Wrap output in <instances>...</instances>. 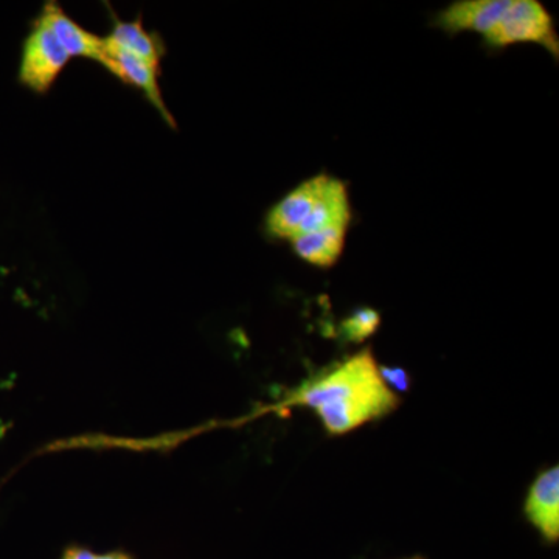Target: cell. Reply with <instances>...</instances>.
<instances>
[{
	"mask_svg": "<svg viewBox=\"0 0 559 559\" xmlns=\"http://www.w3.org/2000/svg\"><path fill=\"white\" fill-rule=\"evenodd\" d=\"M294 403L311 407L331 436H344L399 409L400 399L384 384L370 348L349 356L307 382Z\"/></svg>",
	"mask_w": 559,
	"mask_h": 559,
	"instance_id": "1",
	"label": "cell"
},
{
	"mask_svg": "<svg viewBox=\"0 0 559 559\" xmlns=\"http://www.w3.org/2000/svg\"><path fill=\"white\" fill-rule=\"evenodd\" d=\"M481 39L491 50H503L514 44H538L558 61L559 39L554 17L538 0H509Z\"/></svg>",
	"mask_w": 559,
	"mask_h": 559,
	"instance_id": "2",
	"label": "cell"
},
{
	"mask_svg": "<svg viewBox=\"0 0 559 559\" xmlns=\"http://www.w3.org/2000/svg\"><path fill=\"white\" fill-rule=\"evenodd\" d=\"M68 51L55 38L46 22L36 17L24 40L20 66V81L36 94H46L69 64Z\"/></svg>",
	"mask_w": 559,
	"mask_h": 559,
	"instance_id": "3",
	"label": "cell"
},
{
	"mask_svg": "<svg viewBox=\"0 0 559 559\" xmlns=\"http://www.w3.org/2000/svg\"><path fill=\"white\" fill-rule=\"evenodd\" d=\"M330 175L312 176L300 182L296 189L286 193L267 212L264 230L272 240H293L299 235L305 221L310 218L312 209L318 204L322 191L329 182Z\"/></svg>",
	"mask_w": 559,
	"mask_h": 559,
	"instance_id": "4",
	"label": "cell"
},
{
	"mask_svg": "<svg viewBox=\"0 0 559 559\" xmlns=\"http://www.w3.org/2000/svg\"><path fill=\"white\" fill-rule=\"evenodd\" d=\"M39 17L46 22L70 58H86L100 62L106 68L108 51L105 38L81 27L57 2H47Z\"/></svg>",
	"mask_w": 559,
	"mask_h": 559,
	"instance_id": "5",
	"label": "cell"
},
{
	"mask_svg": "<svg viewBox=\"0 0 559 559\" xmlns=\"http://www.w3.org/2000/svg\"><path fill=\"white\" fill-rule=\"evenodd\" d=\"M106 51H108L106 69L112 75H116L117 79L123 81V83L130 84V86L142 92L148 98L151 105L157 109V112L164 117V120L171 128H176V121L173 119L167 105H165L164 97H162L159 69L154 68L148 62L139 60V58L132 57L127 51L110 49L108 46H106Z\"/></svg>",
	"mask_w": 559,
	"mask_h": 559,
	"instance_id": "6",
	"label": "cell"
},
{
	"mask_svg": "<svg viewBox=\"0 0 559 559\" xmlns=\"http://www.w3.org/2000/svg\"><path fill=\"white\" fill-rule=\"evenodd\" d=\"M525 514L533 527L547 543L559 539V469L558 466L540 473L530 487Z\"/></svg>",
	"mask_w": 559,
	"mask_h": 559,
	"instance_id": "7",
	"label": "cell"
},
{
	"mask_svg": "<svg viewBox=\"0 0 559 559\" xmlns=\"http://www.w3.org/2000/svg\"><path fill=\"white\" fill-rule=\"evenodd\" d=\"M509 0H457L439 11L433 25L450 35L471 32L484 36L506 10Z\"/></svg>",
	"mask_w": 559,
	"mask_h": 559,
	"instance_id": "8",
	"label": "cell"
},
{
	"mask_svg": "<svg viewBox=\"0 0 559 559\" xmlns=\"http://www.w3.org/2000/svg\"><path fill=\"white\" fill-rule=\"evenodd\" d=\"M105 43L110 49L127 51L132 57L148 62L157 69H160V62L164 60L165 51H167L159 35L146 31L140 17L127 22L114 16L112 31L108 36H105Z\"/></svg>",
	"mask_w": 559,
	"mask_h": 559,
	"instance_id": "9",
	"label": "cell"
},
{
	"mask_svg": "<svg viewBox=\"0 0 559 559\" xmlns=\"http://www.w3.org/2000/svg\"><path fill=\"white\" fill-rule=\"evenodd\" d=\"M347 227H330V229L299 235L290 240V248L300 260L311 266L329 270L340 261L347 240Z\"/></svg>",
	"mask_w": 559,
	"mask_h": 559,
	"instance_id": "10",
	"label": "cell"
},
{
	"mask_svg": "<svg viewBox=\"0 0 559 559\" xmlns=\"http://www.w3.org/2000/svg\"><path fill=\"white\" fill-rule=\"evenodd\" d=\"M380 312L374 311L373 308H359L342 322V336L345 341L360 344V342L369 340L371 334L380 329Z\"/></svg>",
	"mask_w": 559,
	"mask_h": 559,
	"instance_id": "11",
	"label": "cell"
},
{
	"mask_svg": "<svg viewBox=\"0 0 559 559\" xmlns=\"http://www.w3.org/2000/svg\"><path fill=\"white\" fill-rule=\"evenodd\" d=\"M380 374L384 384L392 392H407L411 389V377L406 370L401 367H380Z\"/></svg>",
	"mask_w": 559,
	"mask_h": 559,
	"instance_id": "12",
	"label": "cell"
},
{
	"mask_svg": "<svg viewBox=\"0 0 559 559\" xmlns=\"http://www.w3.org/2000/svg\"><path fill=\"white\" fill-rule=\"evenodd\" d=\"M94 551L84 549V547H69L61 559H95Z\"/></svg>",
	"mask_w": 559,
	"mask_h": 559,
	"instance_id": "13",
	"label": "cell"
},
{
	"mask_svg": "<svg viewBox=\"0 0 559 559\" xmlns=\"http://www.w3.org/2000/svg\"><path fill=\"white\" fill-rule=\"evenodd\" d=\"M95 559H132L121 551H110V554L95 555Z\"/></svg>",
	"mask_w": 559,
	"mask_h": 559,
	"instance_id": "14",
	"label": "cell"
},
{
	"mask_svg": "<svg viewBox=\"0 0 559 559\" xmlns=\"http://www.w3.org/2000/svg\"><path fill=\"white\" fill-rule=\"evenodd\" d=\"M412 559H421V558H412Z\"/></svg>",
	"mask_w": 559,
	"mask_h": 559,
	"instance_id": "15",
	"label": "cell"
}]
</instances>
